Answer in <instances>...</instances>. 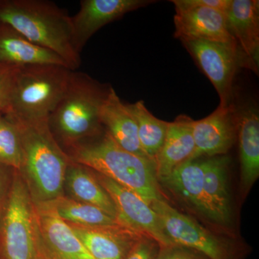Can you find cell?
Wrapping results in <instances>:
<instances>
[{
	"instance_id": "cell-1",
	"label": "cell",
	"mask_w": 259,
	"mask_h": 259,
	"mask_svg": "<svg viewBox=\"0 0 259 259\" xmlns=\"http://www.w3.org/2000/svg\"><path fill=\"white\" fill-rule=\"evenodd\" d=\"M69 148L71 161L115 181L149 205L163 199L154 162L125 151L105 129Z\"/></svg>"
},
{
	"instance_id": "cell-2",
	"label": "cell",
	"mask_w": 259,
	"mask_h": 259,
	"mask_svg": "<svg viewBox=\"0 0 259 259\" xmlns=\"http://www.w3.org/2000/svg\"><path fill=\"white\" fill-rule=\"evenodd\" d=\"M0 23L14 28L29 40L60 56L76 71L81 56L75 47L72 18L46 0H0Z\"/></svg>"
},
{
	"instance_id": "cell-3",
	"label": "cell",
	"mask_w": 259,
	"mask_h": 259,
	"mask_svg": "<svg viewBox=\"0 0 259 259\" xmlns=\"http://www.w3.org/2000/svg\"><path fill=\"white\" fill-rule=\"evenodd\" d=\"M110 87L83 72L71 71L67 87L49 119L56 142L68 148L104 131L100 110Z\"/></svg>"
},
{
	"instance_id": "cell-4",
	"label": "cell",
	"mask_w": 259,
	"mask_h": 259,
	"mask_svg": "<svg viewBox=\"0 0 259 259\" xmlns=\"http://www.w3.org/2000/svg\"><path fill=\"white\" fill-rule=\"evenodd\" d=\"M72 70L59 65L18 68L5 115L25 125L49 123Z\"/></svg>"
},
{
	"instance_id": "cell-5",
	"label": "cell",
	"mask_w": 259,
	"mask_h": 259,
	"mask_svg": "<svg viewBox=\"0 0 259 259\" xmlns=\"http://www.w3.org/2000/svg\"><path fill=\"white\" fill-rule=\"evenodd\" d=\"M15 123L20 130L23 146L20 171L28 177L37 200L35 204L47 203L61 197L71 160L56 142L49 123Z\"/></svg>"
},
{
	"instance_id": "cell-6",
	"label": "cell",
	"mask_w": 259,
	"mask_h": 259,
	"mask_svg": "<svg viewBox=\"0 0 259 259\" xmlns=\"http://www.w3.org/2000/svg\"><path fill=\"white\" fill-rule=\"evenodd\" d=\"M37 242L35 204L27 184L16 175L3 218V259H36Z\"/></svg>"
},
{
	"instance_id": "cell-7",
	"label": "cell",
	"mask_w": 259,
	"mask_h": 259,
	"mask_svg": "<svg viewBox=\"0 0 259 259\" xmlns=\"http://www.w3.org/2000/svg\"><path fill=\"white\" fill-rule=\"evenodd\" d=\"M151 207L175 245L196 250L209 259L236 258V250L231 243L179 212L164 199L153 201Z\"/></svg>"
},
{
	"instance_id": "cell-8",
	"label": "cell",
	"mask_w": 259,
	"mask_h": 259,
	"mask_svg": "<svg viewBox=\"0 0 259 259\" xmlns=\"http://www.w3.org/2000/svg\"><path fill=\"white\" fill-rule=\"evenodd\" d=\"M181 42L212 83L221 100L220 105L234 103L233 81L241 67L236 44L199 40Z\"/></svg>"
},
{
	"instance_id": "cell-9",
	"label": "cell",
	"mask_w": 259,
	"mask_h": 259,
	"mask_svg": "<svg viewBox=\"0 0 259 259\" xmlns=\"http://www.w3.org/2000/svg\"><path fill=\"white\" fill-rule=\"evenodd\" d=\"M93 173L113 201L118 220L124 226L152 238L159 246L175 245L166 234L157 214L146 201L108 177L95 171Z\"/></svg>"
},
{
	"instance_id": "cell-10",
	"label": "cell",
	"mask_w": 259,
	"mask_h": 259,
	"mask_svg": "<svg viewBox=\"0 0 259 259\" xmlns=\"http://www.w3.org/2000/svg\"><path fill=\"white\" fill-rule=\"evenodd\" d=\"M238 112L235 103L221 106L199 120H194L192 134L195 150L192 160L223 156L231 149L238 134Z\"/></svg>"
},
{
	"instance_id": "cell-11",
	"label": "cell",
	"mask_w": 259,
	"mask_h": 259,
	"mask_svg": "<svg viewBox=\"0 0 259 259\" xmlns=\"http://www.w3.org/2000/svg\"><path fill=\"white\" fill-rule=\"evenodd\" d=\"M175 6V38L235 44L227 25L226 14L218 10L171 1Z\"/></svg>"
},
{
	"instance_id": "cell-12",
	"label": "cell",
	"mask_w": 259,
	"mask_h": 259,
	"mask_svg": "<svg viewBox=\"0 0 259 259\" xmlns=\"http://www.w3.org/2000/svg\"><path fill=\"white\" fill-rule=\"evenodd\" d=\"M226 16L228 30L236 42L241 67L258 75L259 1L232 0Z\"/></svg>"
},
{
	"instance_id": "cell-13",
	"label": "cell",
	"mask_w": 259,
	"mask_h": 259,
	"mask_svg": "<svg viewBox=\"0 0 259 259\" xmlns=\"http://www.w3.org/2000/svg\"><path fill=\"white\" fill-rule=\"evenodd\" d=\"M156 3L152 0H82L72 18L75 47L81 53L94 34L127 13Z\"/></svg>"
},
{
	"instance_id": "cell-14",
	"label": "cell",
	"mask_w": 259,
	"mask_h": 259,
	"mask_svg": "<svg viewBox=\"0 0 259 259\" xmlns=\"http://www.w3.org/2000/svg\"><path fill=\"white\" fill-rule=\"evenodd\" d=\"M38 241L47 259H95L67 223L41 204H35Z\"/></svg>"
},
{
	"instance_id": "cell-15",
	"label": "cell",
	"mask_w": 259,
	"mask_h": 259,
	"mask_svg": "<svg viewBox=\"0 0 259 259\" xmlns=\"http://www.w3.org/2000/svg\"><path fill=\"white\" fill-rule=\"evenodd\" d=\"M68 224L95 259H125L144 236L123 226L88 228Z\"/></svg>"
},
{
	"instance_id": "cell-16",
	"label": "cell",
	"mask_w": 259,
	"mask_h": 259,
	"mask_svg": "<svg viewBox=\"0 0 259 259\" xmlns=\"http://www.w3.org/2000/svg\"><path fill=\"white\" fill-rule=\"evenodd\" d=\"M159 182L183 199L200 215L211 222L219 224L217 216L204 195L202 160L185 162Z\"/></svg>"
},
{
	"instance_id": "cell-17",
	"label": "cell",
	"mask_w": 259,
	"mask_h": 259,
	"mask_svg": "<svg viewBox=\"0 0 259 259\" xmlns=\"http://www.w3.org/2000/svg\"><path fill=\"white\" fill-rule=\"evenodd\" d=\"M193 121L189 116L181 115L168 122L164 143L155 161L158 182L171 175L177 167L192 160L195 150Z\"/></svg>"
},
{
	"instance_id": "cell-18",
	"label": "cell",
	"mask_w": 259,
	"mask_h": 259,
	"mask_svg": "<svg viewBox=\"0 0 259 259\" xmlns=\"http://www.w3.org/2000/svg\"><path fill=\"white\" fill-rule=\"evenodd\" d=\"M0 64L15 68L33 65H59L69 69L66 62L55 53L33 44L14 28L2 23Z\"/></svg>"
},
{
	"instance_id": "cell-19",
	"label": "cell",
	"mask_w": 259,
	"mask_h": 259,
	"mask_svg": "<svg viewBox=\"0 0 259 259\" xmlns=\"http://www.w3.org/2000/svg\"><path fill=\"white\" fill-rule=\"evenodd\" d=\"M100 118L103 128L120 147L149 159L140 144L136 120L112 87L102 104Z\"/></svg>"
},
{
	"instance_id": "cell-20",
	"label": "cell",
	"mask_w": 259,
	"mask_h": 259,
	"mask_svg": "<svg viewBox=\"0 0 259 259\" xmlns=\"http://www.w3.org/2000/svg\"><path fill=\"white\" fill-rule=\"evenodd\" d=\"M238 112L241 184L245 194L259 176V113L252 103L238 108Z\"/></svg>"
},
{
	"instance_id": "cell-21",
	"label": "cell",
	"mask_w": 259,
	"mask_h": 259,
	"mask_svg": "<svg viewBox=\"0 0 259 259\" xmlns=\"http://www.w3.org/2000/svg\"><path fill=\"white\" fill-rule=\"evenodd\" d=\"M230 161V158L226 155L202 160L204 195L221 226L229 224L232 218L231 197L228 187Z\"/></svg>"
},
{
	"instance_id": "cell-22",
	"label": "cell",
	"mask_w": 259,
	"mask_h": 259,
	"mask_svg": "<svg viewBox=\"0 0 259 259\" xmlns=\"http://www.w3.org/2000/svg\"><path fill=\"white\" fill-rule=\"evenodd\" d=\"M70 162L67 167L65 181L75 199L91 204L105 211L112 217L118 219L117 209L113 201L106 191L84 166Z\"/></svg>"
},
{
	"instance_id": "cell-23",
	"label": "cell",
	"mask_w": 259,
	"mask_h": 259,
	"mask_svg": "<svg viewBox=\"0 0 259 259\" xmlns=\"http://www.w3.org/2000/svg\"><path fill=\"white\" fill-rule=\"evenodd\" d=\"M41 204L51 209L65 222L71 224L88 228L125 227L118 219L99 207L76 199L66 198L64 196Z\"/></svg>"
},
{
	"instance_id": "cell-24",
	"label": "cell",
	"mask_w": 259,
	"mask_h": 259,
	"mask_svg": "<svg viewBox=\"0 0 259 259\" xmlns=\"http://www.w3.org/2000/svg\"><path fill=\"white\" fill-rule=\"evenodd\" d=\"M126 105L137 124L141 148L146 156L155 163L164 143L168 122L151 114L143 100Z\"/></svg>"
},
{
	"instance_id": "cell-25",
	"label": "cell",
	"mask_w": 259,
	"mask_h": 259,
	"mask_svg": "<svg viewBox=\"0 0 259 259\" xmlns=\"http://www.w3.org/2000/svg\"><path fill=\"white\" fill-rule=\"evenodd\" d=\"M0 163L20 171L23 146L20 130L14 121L0 114Z\"/></svg>"
},
{
	"instance_id": "cell-26",
	"label": "cell",
	"mask_w": 259,
	"mask_h": 259,
	"mask_svg": "<svg viewBox=\"0 0 259 259\" xmlns=\"http://www.w3.org/2000/svg\"><path fill=\"white\" fill-rule=\"evenodd\" d=\"M18 69L0 64V114L5 115L8 111Z\"/></svg>"
},
{
	"instance_id": "cell-27",
	"label": "cell",
	"mask_w": 259,
	"mask_h": 259,
	"mask_svg": "<svg viewBox=\"0 0 259 259\" xmlns=\"http://www.w3.org/2000/svg\"><path fill=\"white\" fill-rule=\"evenodd\" d=\"M154 259H209L191 248L174 245L170 246H160Z\"/></svg>"
},
{
	"instance_id": "cell-28",
	"label": "cell",
	"mask_w": 259,
	"mask_h": 259,
	"mask_svg": "<svg viewBox=\"0 0 259 259\" xmlns=\"http://www.w3.org/2000/svg\"><path fill=\"white\" fill-rule=\"evenodd\" d=\"M157 242L147 236H142L135 244L125 259H154L159 250Z\"/></svg>"
},
{
	"instance_id": "cell-29",
	"label": "cell",
	"mask_w": 259,
	"mask_h": 259,
	"mask_svg": "<svg viewBox=\"0 0 259 259\" xmlns=\"http://www.w3.org/2000/svg\"><path fill=\"white\" fill-rule=\"evenodd\" d=\"M185 2L188 5L211 8L226 14L231 7L232 0H185Z\"/></svg>"
},
{
	"instance_id": "cell-30",
	"label": "cell",
	"mask_w": 259,
	"mask_h": 259,
	"mask_svg": "<svg viewBox=\"0 0 259 259\" xmlns=\"http://www.w3.org/2000/svg\"><path fill=\"white\" fill-rule=\"evenodd\" d=\"M36 259H47L46 258L45 255L44 254V252L40 248V245L39 244V241L37 242V256Z\"/></svg>"
},
{
	"instance_id": "cell-31",
	"label": "cell",
	"mask_w": 259,
	"mask_h": 259,
	"mask_svg": "<svg viewBox=\"0 0 259 259\" xmlns=\"http://www.w3.org/2000/svg\"><path fill=\"white\" fill-rule=\"evenodd\" d=\"M2 176H3V175H2L1 169H0V192H1L2 186H3V180H2Z\"/></svg>"
}]
</instances>
